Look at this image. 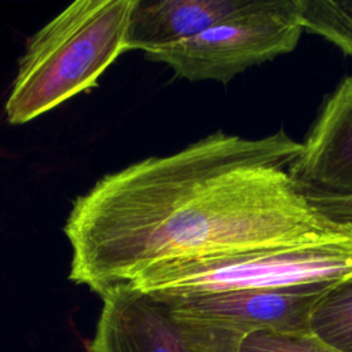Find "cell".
I'll return each mask as SVG.
<instances>
[{
    "mask_svg": "<svg viewBox=\"0 0 352 352\" xmlns=\"http://www.w3.org/2000/svg\"><path fill=\"white\" fill-rule=\"evenodd\" d=\"M300 151L282 129L261 139L217 131L104 175L65 221L69 279L100 296L165 263L351 235L293 183Z\"/></svg>",
    "mask_w": 352,
    "mask_h": 352,
    "instance_id": "1",
    "label": "cell"
},
{
    "mask_svg": "<svg viewBox=\"0 0 352 352\" xmlns=\"http://www.w3.org/2000/svg\"><path fill=\"white\" fill-rule=\"evenodd\" d=\"M136 0H77L26 43L4 106L11 125L26 124L80 92L125 51Z\"/></svg>",
    "mask_w": 352,
    "mask_h": 352,
    "instance_id": "2",
    "label": "cell"
},
{
    "mask_svg": "<svg viewBox=\"0 0 352 352\" xmlns=\"http://www.w3.org/2000/svg\"><path fill=\"white\" fill-rule=\"evenodd\" d=\"M352 275V234L154 265L131 285L162 296L230 290H287Z\"/></svg>",
    "mask_w": 352,
    "mask_h": 352,
    "instance_id": "3",
    "label": "cell"
},
{
    "mask_svg": "<svg viewBox=\"0 0 352 352\" xmlns=\"http://www.w3.org/2000/svg\"><path fill=\"white\" fill-rule=\"evenodd\" d=\"M296 0L256 1L187 40L144 52L188 81L227 84L258 63L289 54L302 33Z\"/></svg>",
    "mask_w": 352,
    "mask_h": 352,
    "instance_id": "4",
    "label": "cell"
},
{
    "mask_svg": "<svg viewBox=\"0 0 352 352\" xmlns=\"http://www.w3.org/2000/svg\"><path fill=\"white\" fill-rule=\"evenodd\" d=\"M103 305L87 352H238L249 330L177 314L153 293L120 285L100 294Z\"/></svg>",
    "mask_w": 352,
    "mask_h": 352,
    "instance_id": "5",
    "label": "cell"
},
{
    "mask_svg": "<svg viewBox=\"0 0 352 352\" xmlns=\"http://www.w3.org/2000/svg\"><path fill=\"white\" fill-rule=\"evenodd\" d=\"M287 173L309 201L352 198V76L323 102Z\"/></svg>",
    "mask_w": 352,
    "mask_h": 352,
    "instance_id": "6",
    "label": "cell"
},
{
    "mask_svg": "<svg viewBox=\"0 0 352 352\" xmlns=\"http://www.w3.org/2000/svg\"><path fill=\"white\" fill-rule=\"evenodd\" d=\"M329 286L157 296L165 298L177 314L186 316L221 320L249 331L268 329L286 333H308V318L312 305Z\"/></svg>",
    "mask_w": 352,
    "mask_h": 352,
    "instance_id": "7",
    "label": "cell"
},
{
    "mask_svg": "<svg viewBox=\"0 0 352 352\" xmlns=\"http://www.w3.org/2000/svg\"><path fill=\"white\" fill-rule=\"evenodd\" d=\"M252 0H136L126 47L144 52L194 37L241 12Z\"/></svg>",
    "mask_w": 352,
    "mask_h": 352,
    "instance_id": "8",
    "label": "cell"
},
{
    "mask_svg": "<svg viewBox=\"0 0 352 352\" xmlns=\"http://www.w3.org/2000/svg\"><path fill=\"white\" fill-rule=\"evenodd\" d=\"M308 333L337 352H352V275L319 294L309 312Z\"/></svg>",
    "mask_w": 352,
    "mask_h": 352,
    "instance_id": "9",
    "label": "cell"
},
{
    "mask_svg": "<svg viewBox=\"0 0 352 352\" xmlns=\"http://www.w3.org/2000/svg\"><path fill=\"white\" fill-rule=\"evenodd\" d=\"M296 15L302 29L352 56V1L296 0Z\"/></svg>",
    "mask_w": 352,
    "mask_h": 352,
    "instance_id": "10",
    "label": "cell"
},
{
    "mask_svg": "<svg viewBox=\"0 0 352 352\" xmlns=\"http://www.w3.org/2000/svg\"><path fill=\"white\" fill-rule=\"evenodd\" d=\"M238 352H337L309 333L257 329L245 333Z\"/></svg>",
    "mask_w": 352,
    "mask_h": 352,
    "instance_id": "11",
    "label": "cell"
},
{
    "mask_svg": "<svg viewBox=\"0 0 352 352\" xmlns=\"http://www.w3.org/2000/svg\"><path fill=\"white\" fill-rule=\"evenodd\" d=\"M311 204L331 221L352 226V198L316 199Z\"/></svg>",
    "mask_w": 352,
    "mask_h": 352,
    "instance_id": "12",
    "label": "cell"
}]
</instances>
